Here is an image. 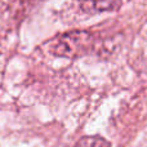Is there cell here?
Listing matches in <instances>:
<instances>
[{
	"instance_id": "obj_2",
	"label": "cell",
	"mask_w": 147,
	"mask_h": 147,
	"mask_svg": "<svg viewBox=\"0 0 147 147\" xmlns=\"http://www.w3.org/2000/svg\"><path fill=\"white\" fill-rule=\"evenodd\" d=\"M123 0H78L79 7L86 14H98L119 9Z\"/></svg>"
},
{
	"instance_id": "obj_3",
	"label": "cell",
	"mask_w": 147,
	"mask_h": 147,
	"mask_svg": "<svg viewBox=\"0 0 147 147\" xmlns=\"http://www.w3.org/2000/svg\"><path fill=\"white\" fill-rule=\"evenodd\" d=\"M75 147H111L110 142L99 136H86L79 140Z\"/></svg>"
},
{
	"instance_id": "obj_1",
	"label": "cell",
	"mask_w": 147,
	"mask_h": 147,
	"mask_svg": "<svg viewBox=\"0 0 147 147\" xmlns=\"http://www.w3.org/2000/svg\"><path fill=\"white\" fill-rule=\"evenodd\" d=\"M93 48V35L88 31L78 30L62 34L49 43V52L53 56L65 58H79Z\"/></svg>"
}]
</instances>
